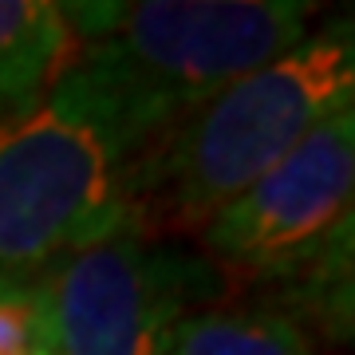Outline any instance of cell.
<instances>
[{
	"label": "cell",
	"instance_id": "obj_2",
	"mask_svg": "<svg viewBox=\"0 0 355 355\" xmlns=\"http://www.w3.org/2000/svg\"><path fill=\"white\" fill-rule=\"evenodd\" d=\"M60 8L76 32L79 64L103 83L139 154L178 119L296 48L316 12L304 0H91Z\"/></svg>",
	"mask_w": 355,
	"mask_h": 355
},
{
	"label": "cell",
	"instance_id": "obj_1",
	"mask_svg": "<svg viewBox=\"0 0 355 355\" xmlns=\"http://www.w3.org/2000/svg\"><path fill=\"white\" fill-rule=\"evenodd\" d=\"M347 103H355V24L336 16L178 119L135 158L127 225L150 241L198 237Z\"/></svg>",
	"mask_w": 355,
	"mask_h": 355
},
{
	"label": "cell",
	"instance_id": "obj_6",
	"mask_svg": "<svg viewBox=\"0 0 355 355\" xmlns=\"http://www.w3.org/2000/svg\"><path fill=\"white\" fill-rule=\"evenodd\" d=\"M76 55V32L60 4L0 0V114L32 107Z\"/></svg>",
	"mask_w": 355,
	"mask_h": 355
},
{
	"label": "cell",
	"instance_id": "obj_4",
	"mask_svg": "<svg viewBox=\"0 0 355 355\" xmlns=\"http://www.w3.org/2000/svg\"><path fill=\"white\" fill-rule=\"evenodd\" d=\"M217 272L205 253L119 225L32 280L44 352L170 355L182 328L209 312Z\"/></svg>",
	"mask_w": 355,
	"mask_h": 355
},
{
	"label": "cell",
	"instance_id": "obj_8",
	"mask_svg": "<svg viewBox=\"0 0 355 355\" xmlns=\"http://www.w3.org/2000/svg\"><path fill=\"white\" fill-rule=\"evenodd\" d=\"M0 355H48L32 284L0 280Z\"/></svg>",
	"mask_w": 355,
	"mask_h": 355
},
{
	"label": "cell",
	"instance_id": "obj_5",
	"mask_svg": "<svg viewBox=\"0 0 355 355\" xmlns=\"http://www.w3.org/2000/svg\"><path fill=\"white\" fill-rule=\"evenodd\" d=\"M355 103L308 130L198 233L217 268L336 288L352 277Z\"/></svg>",
	"mask_w": 355,
	"mask_h": 355
},
{
	"label": "cell",
	"instance_id": "obj_7",
	"mask_svg": "<svg viewBox=\"0 0 355 355\" xmlns=\"http://www.w3.org/2000/svg\"><path fill=\"white\" fill-rule=\"evenodd\" d=\"M170 355H312V347L284 312L209 308L182 328Z\"/></svg>",
	"mask_w": 355,
	"mask_h": 355
},
{
	"label": "cell",
	"instance_id": "obj_3",
	"mask_svg": "<svg viewBox=\"0 0 355 355\" xmlns=\"http://www.w3.org/2000/svg\"><path fill=\"white\" fill-rule=\"evenodd\" d=\"M135 158V142L79 55L32 107L0 114V280L32 284L127 225Z\"/></svg>",
	"mask_w": 355,
	"mask_h": 355
}]
</instances>
